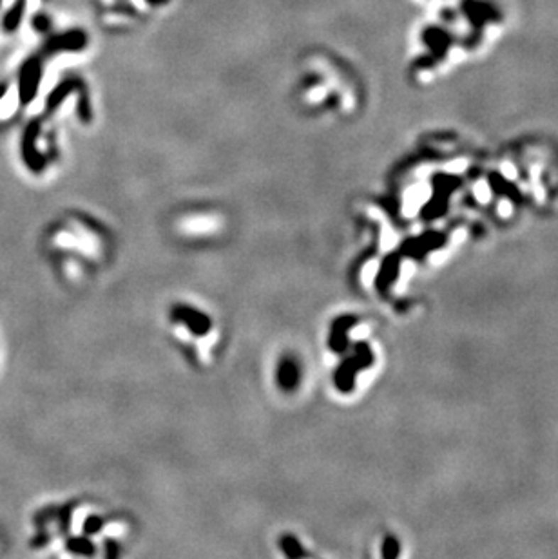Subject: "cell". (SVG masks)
Returning <instances> with one entry per match:
<instances>
[{"label":"cell","instance_id":"obj_2","mask_svg":"<svg viewBox=\"0 0 558 559\" xmlns=\"http://www.w3.org/2000/svg\"><path fill=\"white\" fill-rule=\"evenodd\" d=\"M4 93H6V85H0V98L4 96Z\"/></svg>","mask_w":558,"mask_h":559},{"label":"cell","instance_id":"obj_1","mask_svg":"<svg viewBox=\"0 0 558 559\" xmlns=\"http://www.w3.org/2000/svg\"><path fill=\"white\" fill-rule=\"evenodd\" d=\"M35 85H37V65H26L22 71V84H21V96L22 100H29L35 93Z\"/></svg>","mask_w":558,"mask_h":559}]
</instances>
